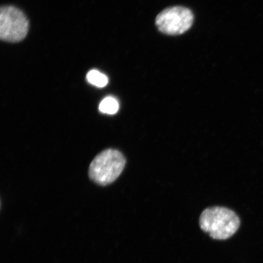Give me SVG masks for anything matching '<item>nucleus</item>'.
<instances>
[{
    "mask_svg": "<svg viewBox=\"0 0 263 263\" xmlns=\"http://www.w3.org/2000/svg\"><path fill=\"white\" fill-rule=\"evenodd\" d=\"M126 163V159L119 151L106 149L92 161L88 174L91 180L98 185H108L122 173Z\"/></svg>",
    "mask_w": 263,
    "mask_h": 263,
    "instance_id": "nucleus-2",
    "label": "nucleus"
},
{
    "mask_svg": "<svg viewBox=\"0 0 263 263\" xmlns=\"http://www.w3.org/2000/svg\"><path fill=\"white\" fill-rule=\"evenodd\" d=\"M87 80L91 84L100 88L106 86L108 84V78L106 76L96 70L88 72Z\"/></svg>",
    "mask_w": 263,
    "mask_h": 263,
    "instance_id": "nucleus-6",
    "label": "nucleus"
},
{
    "mask_svg": "<svg viewBox=\"0 0 263 263\" xmlns=\"http://www.w3.org/2000/svg\"><path fill=\"white\" fill-rule=\"evenodd\" d=\"M200 228L216 239H228L237 231L240 220L236 214L229 209L213 206L206 209L200 216Z\"/></svg>",
    "mask_w": 263,
    "mask_h": 263,
    "instance_id": "nucleus-1",
    "label": "nucleus"
},
{
    "mask_svg": "<svg viewBox=\"0 0 263 263\" xmlns=\"http://www.w3.org/2000/svg\"><path fill=\"white\" fill-rule=\"evenodd\" d=\"M29 22L24 12L14 6L0 9V39L15 43L24 40L28 34Z\"/></svg>",
    "mask_w": 263,
    "mask_h": 263,
    "instance_id": "nucleus-3",
    "label": "nucleus"
},
{
    "mask_svg": "<svg viewBox=\"0 0 263 263\" xmlns=\"http://www.w3.org/2000/svg\"><path fill=\"white\" fill-rule=\"evenodd\" d=\"M194 15L189 8L174 6L164 9L157 15L156 25L164 34L176 35L183 34L192 27Z\"/></svg>",
    "mask_w": 263,
    "mask_h": 263,
    "instance_id": "nucleus-4",
    "label": "nucleus"
},
{
    "mask_svg": "<svg viewBox=\"0 0 263 263\" xmlns=\"http://www.w3.org/2000/svg\"><path fill=\"white\" fill-rule=\"evenodd\" d=\"M99 109L102 113L114 115L116 114L119 109V104L116 99L107 97L101 101Z\"/></svg>",
    "mask_w": 263,
    "mask_h": 263,
    "instance_id": "nucleus-5",
    "label": "nucleus"
}]
</instances>
